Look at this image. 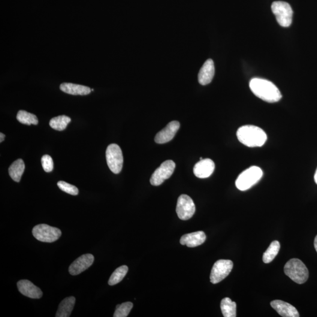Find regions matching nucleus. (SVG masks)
<instances>
[{
  "label": "nucleus",
  "mask_w": 317,
  "mask_h": 317,
  "mask_svg": "<svg viewBox=\"0 0 317 317\" xmlns=\"http://www.w3.org/2000/svg\"><path fill=\"white\" fill-rule=\"evenodd\" d=\"M70 117L61 115L54 117L50 121V126L56 131H62L65 130L71 122Z\"/></svg>",
  "instance_id": "obj_23"
},
{
  "label": "nucleus",
  "mask_w": 317,
  "mask_h": 317,
  "mask_svg": "<svg viewBox=\"0 0 317 317\" xmlns=\"http://www.w3.org/2000/svg\"><path fill=\"white\" fill-rule=\"evenodd\" d=\"M62 92L73 95H86L91 92L90 87L81 85L71 83H63L60 86Z\"/></svg>",
  "instance_id": "obj_18"
},
{
  "label": "nucleus",
  "mask_w": 317,
  "mask_h": 317,
  "mask_svg": "<svg viewBox=\"0 0 317 317\" xmlns=\"http://www.w3.org/2000/svg\"><path fill=\"white\" fill-rule=\"evenodd\" d=\"M25 170V164L22 159L17 160L9 168L8 172L11 179L16 182H20Z\"/></svg>",
  "instance_id": "obj_20"
},
{
  "label": "nucleus",
  "mask_w": 317,
  "mask_h": 317,
  "mask_svg": "<svg viewBox=\"0 0 317 317\" xmlns=\"http://www.w3.org/2000/svg\"><path fill=\"white\" fill-rule=\"evenodd\" d=\"M315 249H316V251L317 252V236L316 237L315 240Z\"/></svg>",
  "instance_id": "obj_30"
},
{
  "label": "nucleus",
  "mask_w": 317,
  "mask_h": 317,
  "mask_svg": "<svg viewBox=\"0 0 317 317\" xmlns=\"http://www.w3.org/2000/svg\"><path fill=\"white\" fill-rule=\"evenodd\" d=\"M19 291L24 295L33 299H40L42 297V292L40 288L27 280H21L17 283Z\"/></svg>",
  "instance_id": "obj_14"
},
{
  "label": "nucleus",
  "mask_w": 317,
  "mask_h": 317,
  "mask_svg": "<svg viewBox=\"0 0 317 317\" xmlns=\"http://www.w3.org/2000/svg\"><path fill=\"white\" fill-rule=\"evenodd\" d=\"M215 169V164L210 159H203L195 165L193 173L201 179L209 177L213 174Z\"/></svg>",
  "instance_id": "obj_13"
},
{
  "label": "nucleus",
  "mask_w": 317,
  "mask_h": 317,
  "mask_svg": "<svg viewBox=\"0 0 317 317\" xmlns=\"http://www.w3.org/2000/svg\"><path fill=\"white\" fill-rule=\"evenodd\" d=\"M285 273L297 284H303L309 279V272L306 265L298 259H292L285 265Z\"/></svg>",
  "instance_id": "obj_4"
},
{
  "label": "nucleus",
  "mask_w": 317,
  "mask_h": 317,
  "mask_svg": "<svg viewBox=\"0 0 317 317\" xmlns=\"http://www.w3.org/2000/svg\"><path fill=\"white\" fill-rule=\"evenodd\" d=\"M220 308L225 317H236V303L232 301L231 298H223L220 304Z\"/></svg>",
  "instance_id": "obj_21"
},
{
  "label": "nucleus",
  "mask_w": 317,
  "mask_h": 317,
  "mask_svg": "<svg viewBox=\"0 0 317 317\" xmlns=\"http://www.w3.org/2000/svg\"><path fill=\"white\" fill-rule=\"evenodd\" d=\"M263 176L261 168L253 166L246 169L235 181V186L241 191H246L258 183Z\"/></svg>",
  "instance_id": "obj_3"
},
{
  "label": "nucleus",
  "mask_w": 317,
  "mask_h": 317,
  "mask_svg": "<svg viewBox=\"0 0 317 317\" xmlns=\"http://www.w3.org/2000/svg\"><path fill=\"white\" fill-rule=\"evenodd\" d=\"M196 211V206L191 198L182 195L178 198L176 213L179 218L182 220L191 219Z\"/></svg>",
  "instance_id": "obj_10"
},
{
  "label": "nucleus",
  "mask_w": 317,
  "mask_h": 317,
  "mask_svg": "<svg viewBox=\"0 0 317 317\" xmlns=\"http://www.w3.org/2000/svg\"><path fill=\"white\" fill-rule=\"evenodd\" d=\"M233 262L229 259H219L214 264L210 273V282L213 284L221 282L231 273Z\"/></svg>",
  "instance_id": "obj_8"
},
{
  "label": "nucleus",
  "mask_w": 317,
  "mask_h": 317,
  "mask_svg": "<svg viewBox=\"0 0 317 317\" xmlns=\"http://www.w3.org/2000/svg\"><path fill=\"white\" fill-rule=\"evenodd\" d=\"M134 304L131 302H126L120 305H117L115 312L114 317H126L132 309Z\"/></svg>",
  "instance_id": "obj_26"
},
{
  "label": "nucleus",
  "mask_w": 317,
  "mask_h": 317,
  "mask_svg": "<svg viewBox=\"0 0 317 317\" xmlns=\"http://www.w3.org/2000/svg\"><path fill=\"white\" fill-rule=\"evenodd\" d=\"M271 10L278 23L283 27L291 26L293 11L288 3L285 1H274L271 5Z\"/></svg>",
  "instance_id": "obj_5"
},
{
  "label": "nucleus",
  "mask_w": 317,
  "mask_h": 317,
  "mask_svg": "<svg viewBox=\"0 0 317 317\" xmlns=\"http://www.w3.org/2000/svg\"><path fill=\"white\" fill-rule=\"evenodd\" d=\"M57 185H58L59 188L62 190L63 192L68 193L69 195L77 196L79 193V190H78L76 186L66 183L64 181H59L57 183Z\"/></svg>",
  "instance_id": "obj_27"
},
{
  "label": "nucleus",
  "mask_w": 317,
  "mask_h": 317,
  "mask_svg": "<svg viewBox=\"0 0 317 317\" xmlns=\"http://www.w3.org/2000/svg\"><path fill=\"white\" fill-rule=\"evenodd\" d=\"M237 137L247 147H261L266 143L267 135L263 130L255 125H244L238 128Z\"/></svg>",
  "instance_id": "obj_2"
},
{
  "label": "nucleus",
  "mask_w": 317,
  "mask_h": 317,
  "mask_svg": "<svg viewBox=\"0 0 317 317\" xmlns=\"http://www.w3.org/2000/svg\"><path fill=\"white\" fill-rule=\"evenodd\" d=\"M180 126V123L176 120L171 122L164 129L156 134L155 138V143L159 144L169 143L173 140Z\"/></svg>",
  "instance_id": "obj_12"
},
{
  "label": "nucleus",
  "mask_w": 317,
  "mask_h": 317,
  "mask_svg": "<svg viewBox=\"0 0 317 317\" xmlns=\"http://www.w3.org/2000/svg\"><path fill=\"white\" fill-rule=\"evenodd\" d=\"M42 168L45 172L49 173L52 172L54 169V162L52 158L50 155H45L41 159Z\"/></svg>",
  "instance_id": "obj_28"
},
{
  "label": "nucleus",
  "mask_w": 317,
  "mask_h": 317,
  "mask_svg": "<svg viewBox=\"0 0 317 317\" xmlns=\"http://www.w3.org/2000/svg\"><path fill=\"white\" fill-rule=\"evenodd\" d=\"M128 271V267L126 265H122L117 268L111 275L108 281L109 285L113 286L117 285L124 279Z\"/></svg>",
  "instance_id": "obj_25"
},
{
  "label": "nucleus",
  "mask_w": 317,
  "mask_h": 317,
  "mask_svg": "<svg viewBox=\"0 0 317 317\" xmlns=\"http://www.w3.org/2000/svg\"><path fill=\"white\" fill-rule=\"evenodd\" d=\"M75 298L73 296L66 297L59 304L58 311L56 314V317H70L72 310L74 309L75 303Z\"/></svg>",
  "instance_id": "obj_19"
},
{
  "label": "nucleus",
  "mask_w": 317,
  "mask_h": 317,
  "mask_svg": "<svg viewBox=\"0 0 317 317\" xmlns=\"http://www.w3.org/2000/svg\"><path fill=\"white\" fill-rule=\"evenodd\" d=\"M91 90H92V91H93V90H94V89H92Z\"/></svg>",
  "instance_id": "obj_32"
},
{
  "label": "nucleus",
  "mask_w": 317,
  "mask_h": 317,
  "mask_svg": "<svg viewBox=\"0 0 317 317\" xmlns=\"http://www.w3.org/2000/svg\"><path fill=\"white\" fill-rule=\"evenodd\" d=\"M0 138H0V143H1L4 140L5 135L3 134L2 133H1V134H0Z\"/></svg>",
  "instance_id": "obj_29"
},
{
  "label": "nucleus",
  "mask_w": 317,
  "mask_h": 317,
  "mask_svg": "<svg viewBox=\"0 0 317 317\" xmlns=\"http://www.w3.org/2000/svg\"><path fill=\"white\" fill-rule=\"evenodd\" d=\"M176 165L172 160L165 161L154 172L150 177L151 185L155 186L162 185L165 180L169 179L173 173Z\"/></svg>",
  "instance_id": "obj_9"
},
{
  "label": "nucleus",
  "mask_w": 317,
  "mask_h": 317,
  "mask_svg": "<svg viewBox=\"0 0 317 317\" xmlns=\"http://www.w3.org/2000/svg\"><path fill=\"white\" fill-rule=\"evenodd\" d=\"M215 72L214 62L211 59H208L199 72L198 81L202 86H206L212 81Z\"/></svg>",
  "instance_id": "obj_16"
},
{
  "label": "nucleus",
  "mask_w": 317,
  "mask_h": 317,
  "mask_svg": "<svg viewBox=\"0 0 317 317\" xmlns=\"http://www.w3.org/2000/svg\"><path fill=\"white\" fill-rule=\"evenodd\" d=\"M280 249V244L279 241L275 240L270 244L266 251L262 256V261L264 263H270L277 256Z\"/></svg>",
  "instance_id": "obj_22"
},
{
  "label": "nucleus",
  "mask_w": 317,
  "mask_h": 317,
  "mask_svg": "<svg viewBox=\"0 0 317 317\" xmlns=\"http://www.w3.org/2000/svg\"><path fill=\"white\" fill-rule=\"evenodd\" d=\"M206 239V235L204 232L199 231L183 235L180 238V243L182 245H186L192 248L202 245Z\"/></svg>",
  "instance_id": "obj_17"
},
{
  "label": "nucleus",
  "mask_w": 317,
  "mask_h": 317,
  "mask_svg": "<svg viewBox=\"0 0 317 317\" xmlns=\"http://www.w3.org/2000/svg\"><path fill=\"white\" fill-rule=\"evenodd\" d=\"M17 119L20 123L27 125H36L38 123L37 117L26 111H20L17 114Z\"/></svg>",
  "instance_id": "obj_24"
},
{
  "label": "nucleus",
  "mask_w": 317,
  "mask_h": 317,
  "mask_svg": "<svg viewBox=\"0 0 317 317\" xmlns=\"http://www.w3.org/2000/svg\"><path fill=\"white\" fill-rule=\"evenodd\" d=\"M249 86L257 97L269 103L279 101L282 98L279 88L269 81L261 78H253L250 81Z\"/></svg>",
  "instance_id": "obj_1"
},
{
  "label": "nucleus",
  "mask_w": 317,
  "mask_h": 317,
  "mask_svg": "<svg viewBox=\"0 0 317 317\" xmlns=\"http://www.w3.org/2000/svg\"><path fill=\"white\" fill-rule=\"evenodd\" d=\"M32 232L36 239L45 243L54 242L58 240L62 234L59 229L45 224L35 226Z\"/></svg>",
  "instance_id": "obj_7"
},
{
  "label": "nucleus",
  "mask_w": 317,
  "mask_h": 317,
  "mask_svg": "<svg viewBox=\"0 0 317 317\" xmlns=\"http://www.w3.org/2000/svg\"><path fill=\"white\" fill-rule=\"evenodd\" d=\"M315 180L316 183L317 184V169L316 173H315Z\"/></svg>",
  "instance_id": "obj_31"
},
{
  "label": "nucleus",
  "mask_w": 317,
  "mask_h": 317,
  "mask_svg": "<svg viewBox=\"0 0 317 317\" xmlns=\"http://www.w3.org/2000/svg\"><path fill=\"white\" fill-rule=\"evenodd\" d=\"M271 306L283 317H299L300 315L297 309L292 305L282 300H274L271 302Z\"/></svg>",
  "instance_id": "obj_15"
},
{
  "label": "nucleus",
  "mask_w": 317,
  "mask_h": 317,
  "mask_svg": "<svg viewBox=\"0 0 317 317\" xmlns=\"http://www.w3.org/2000/svg\"><path fill=\"white\" fill-rule=\"evenodd\" d=\"M106 159L110 170L115 174H118L122 171L123 164L122 152L117 144H111L106 151Z\"/></svg>",
  "instance_id": "obj_6"
},
{
  "label": "nucleus",
  "mask_w": 317,
  "mask_h": 317,
  "mask_svg": "<svg viewBox=\"0 0 317 317\" xmlns=\"http://www.w3.org/2000/svg\"><path fill=\"white\" fill-rule=\"evenodd\" d=\"M94 261V257L91 254H86L75 259L69 267V272L72 276H77L89 268Z\"/></svg>",
  "instance_id": "obj_11"
}]
</instances>
